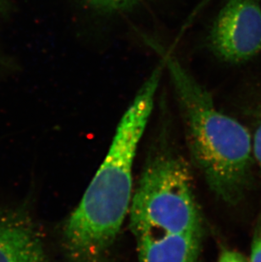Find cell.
I'll return each instance as SVG.
<instances>
[{"label":"cell","instance_id":"277c9868","mask_svg":"<svg viewBox=\"0 0 261 262\" xmlns=\"http://www.w3.org/2000/svg\"><path fill=\"white\" fill-rule=\"evenodd\" d=\"M210 42L214 52L240 63L261 52V7L258 0H229L214 21Z\"/></svg>","mask_w":261,"mask_h":262},{"label":"cell","instance_id":"7a4b0ae2","mask_svg":"<svg viewBox=\"0 0 261 262\" xmlns=\"http://www.w3.org/2000/svg\"><path fill=\"white\" fill-rule=\"evenodd\" d=\"M128 214L138 262L200 261L202 216L188 165L175 150L149 157Z\"/></svg>","mask_w":261,"mask_h":262},{"label":"cell","instance_id":"ba28073f","mask_svg":"<svg viewBox=\"0 0 261 262\" xmlns=\"http://www.w3.org/2000/svg\"><path fill=\"white\" fill-rule=\"evenodd\" d=\"M253 155L261 169V114L257 122L253 139Z\"/></svg>","mask_w":261,"mask_h":262},{"label":"cell","instance_id":"9c48e42d","mask_svg":"<svg viewBox=\"0 0 261 262\" xmlns=\"http://www.w3.org/2000/svg\"><path fill=\"white\" fill-rule=\"evenodd\" d=\"M218 262H248V260L235 250H223L220 254Z\"/></svg>","mask_w":261,"mask_h":262},{"label":"cell","instance_id":"52a82bcc","mask_svg":"<svg viewBox=\"0 0 261 262\" xmlns=\"http://www.w3.org/2000/svg\"><path fill=\"white\" fill-rule=\"evenodd\" d=\"M249 262H261V215L258 218L254 228Z\"/></svg>","mask_w":261,"mask_h":262},{"label":"cell","instance_id":"6da1fadb","mask_svg":"<svg viewBox=\"0 0 261 262\" xmlns=\"http://www.w3.org/2000/svg\"><path fill=\"white\" fill-rule=\"evenodd\" d=\"M162 70L157 67L119 122L103 163L62 229L70 262H111L129 213L136 154L153 110Z\"/></svg>","mask_w":261,"mask_h":262},{"label":"cell","instance_id":"8992f818","mask_svg":"<svg viewBox=\"0 0 261 262\" xmlns=\"http://www.w3.org/2000/svg\"><path fill=\"white\" fill-rule=\"evenodd\" d=\"M89 5L98 10L113 12L126 10L138 2V0H86Z\"/></svg>","mask_w":261,"mask_h":262},{"label":"cell","instance_id":"30bf717a","mask_svg":"<svg viewBox=\"0 0 261 262\" xmlns=\"http://www.w3.org/2000/svg\"><path fill=\"white\" fill-rule=\"evenodd\" d=\"M5 0H0V12L4 10V8H5Z\"/></svg>","mask_w":261,"mask_h":262},{"label":"cell","instance_id":"3957f363","mask_svg":"<svg viewBox=\"0 0 261 262\" xmlns=\"http://www.w3.org/2000/svg\"><path fill=\"white\" fill-rule=\"evenodd\" d=\"M163 58L178 95L192 161L215 195L227 203L238 202L251 175L249 132L219 112L209 93L176 58L165 53Z\"/></svg>","mask_w":261,"mask_h":262},{"label":"cell","instance_id":"5b68a950","mask_svg":"<svg viewBox=\"0 0 261 262\" xmlns=\"http://www.w3.org/2000/svg\"><path fill=\"white\" fill-rule=\"evenodd\" d=\"M0 262H50L42 233L23 208L0 207Z\"/></svg>","mask_w":261,"mask_h":262}]
</instances>
